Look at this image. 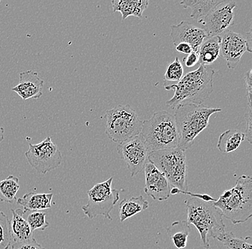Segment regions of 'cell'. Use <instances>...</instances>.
<instances>
[{
	"mask_svg": "<svg viewBox=\"0 0 252 249\" xmlns=\"http://www.w3.org/2000/svg\"><path fill=\"white\" fill-rule=\"evenodd\" d=\"M214 74L215 71L210 66L200 65L198 69L186 74L177 83H164L165 89L174 90V95L165 103L167 107L176 109L180 105H203L212 94Z\"/></svg>",
	"mask_w": 252,
	"mask_h": 249,
	"instance_id": "6da1fadb",
	"label": "cell"
},
{
	"mask_svg": "<svg viewBox=\"0 0 252 249\" xmlns=\"http://www.w3.org/2000/svg\"><path fill=\"white\" fill-rule=\"evenodd\" d=\"M189 225L196 227L205 249L210 247L212 239L219 240L226 233L223 215L220 210L215 207L213 201H204L190 198L185 202Z\"/></svg>",
	"mask_w": 252,
	"mask_h": 249,
	"instance_id": "7a4b0ae2",
	"label": "cell"
},
{
	"mask_svg": "<svg viewBox=\"0 0 252 249\" xmlns=\"http://www.w3.org/2000/svg\"><path fill=\"white\" fill-rule=\"evenodd\" d=\"M214 205L233 224L247 222L252 216V178L242 176L238 178L235 186L223 192Z\"/></svg>",
	"mask_w": 252,
	"mask_h": 249,
	"instance_id": "3957f363",
	"label": "cell"
},
{
	"mask_svg": "<svg viewBox=\"0 0 252 249\" xmlns=\"http://www.w3.org/2000/svg\"><path fill=\"white\" fill-rule=\"evenodd\" d=\"M221 111V108L193 104L176 107L174 117L179 136L178 148L184 152L189 149L195 139L207 128L211 116Z\"/></svg>",
	"mask_w": 252,
	"mask_h": 249,
	"instance_id": "277c9868",
	"label": "cell"
},
{
	"mask_svg": "<svg viewBox=\"0 0 252 249\" xmlns=\"http://www.w3.org/2000/svg\"><path fill=\"white\" fill-rule=\"evenodd\" d=\"M150 152L179 147V136L174 115L161 110L143 121L141 132Z\"/></svg>",
	"mask_w": 252,
	"mask_h": 249,
	"instance_id": "5b68a950",
	"label": "cell"
},
{
	"mask_svg": "<svg viewBox=\"0 0 252 249\" xmlns=\"http://www.w3.org/2000/svg\"><path fill=\"white\" fill-rule=\"evenodd\" d=\"M149 162L158 168L173 188L188 191L187 162L185 153L179 148L150 152Z\"/></svg>",
	"mask_w": 252,
	"mask_h": 249,
	"instance_id": "8992f818",
	"label": "cell"
},
{
	"mask_svg": "<svg viewBox=\"0 0 252 249\" xmlns=\"http://www.w3.org/2000/svg\"><path fill=\"white\" fill-rule=\"evenodd\" d=\"M105 119V133L118 144L141 134L143 121L129 105H118L108 110Z\"/></svg>",
	"mask_w": 252,
	"mask_h": 249,
	"instance_id": "52a82bcc",
	"label": "cell"
},
{
	"mask_svg": "<svg viewBox=\"0 0 252 249\" xmlns=\"http://www.w3.org/2000/svg\"><path fill=\"white\" fill-rule=\"evenodd\" d=\"M113 178L94 185L88 192V203L82 207L88 218L94 219L98 215L112 220L110 212L120 199V190L112 188Z\"/></svg>",
	"mask_w": 252,
	"mask_h": 249,
	"instance_id": "ba28073f",
	"label": "cell"
},
{
	"mask_svg": "<svg viewBox=\"0 0 252 249\" xmlns=\"http://www.w3.org/2000/svg\"><path fill=\"white\" fill-rule=\"evenodd\" d=\"M25 157L31 166L41 174H46L59 168L63 161L61 151L50 137H47L38 144H30Z\"/></svg>",
	"mask_w": 252,
	"mask_h": 249,
	"instance_id": "9c48e42d",
	"label": "cell"
},
{
	"mask_svg": "<svg viewBox=\"0 0 252 249\" xmlns=\"http://www.w3.org/2000/svg\"><path fill=\"white\" fill-rule=\"evenodd\" d=\"M116 149L120 157L126 162L132 178L141 173L149 162L151 152L141 134L118 144Z\"/></svg>",
	"mask_w": 252,
	"mask_h": 249,
	"instance_id": "30bf717a",
	"label": "cell"
},
{
	"mask_svg": "<svg viewBox=\"0 0 252 249\" xmlns=\"http://www.w3.org/2000/svg\"><path fill=\"white\" fill-rule=\"evenodd\" d=\"M234 1L225 0L221 4L213 9L206 16L198 20L204 26V31L207 37L219 36L227 31L234 25Z\"/></svg>",
	"mask_w": 252,
	"mask_h": 249,
	"instance_id": "8fae6325",
	"label": "cell"
},
{
	"mask_svg": "<svg viewBox=\"0 0 252 249\" xmlns=\"http://www.w3.org/2000/svg\"><path fill=\"white\" fill-rule=\"evenodd\" d=\"M220 36V56L226 61L228 69H234L247 51L245 39L242 35L228 30Z\"/></svg>",
	"mask_w": 252,
	"mask_h": 249,
	"instance_id": "7c38bea8",
	"label": "cell"
},
{
	"mask_svg": "<svg viewBox=\"0 0 252 249\" xmlns=\"http://www.w3.org/2000/svg\"><path fill=\"white\" fill-rule=\"evenodd\" d=\"M143 170L146 177L145 193L154 201L168 200L171 195V186L164 175L150 162L146 163Z\"/></svg>",
	"mask_w": 252,
	"mask_h": 249,
	"instance_id": "4fadbf2b",
	"label": "cell"
},
{
	"mask_svg": "<svg viewBox=\"0 0 252 249\" xmlns=\"http://www.w3.org/2000/svg\"><path fill=\"white\" fill-rule=\"evenodd\" d=\"M171 36L175 46L181 42H186L191 46L193 51L198 53L200 46L206 38L204 30L187 21H182L179 25L171 27Z\"/></svg>",
	"mask_w": 252,
	"mask_h": 249,
	"instance_id": "5bb4252c",
	"label": "cell"
},
{
	"mask_svg": "<svg viewBox=\"0 0 252 249\" xmlns=\"http://www.w3.org/2000/svg\"><path fill=\"white\" fill-rule=\"evenodd\" d=\"M45 81L39 78L38 73L32 70L20 72L18 84L12 88L23 100L37 99L42 97Z\"/></svg>",
	"mask_w": 252,
	"mask_h": 249,
	"instance_id": "9a60e30c",
	"label": "cell"
},
{
	"mask_svg": "<svg viewBox=\"0 0 252 249\" xmlns=\"http://www.w3.org/2000/svg\"><path fill=\"white\" fill-rule=\"evenodd\" d=\"M12 217L9 220L12 243L24 242L33 239L34 231L24 217L26 213L21 209L12 210Z\"/></svg>",
	"mask_w": 252,
	"mask_h": 249,
	"instance_id": "2e32d148",
	"label": "cell"
},
{
	"mask_svg": "<svg viewBox=\"0 0 252 249\" xmlns=\"http://www.w3.org/2000/svg\"><path fill=\"white\" fill-rule=\"evenodd\" d=\"M53 193H30L25 194L23 198L16 200L25 213L42 211L52 208Z\"/></svg>",
	"mask_w": 252,
	"mask_h": 249,
	"instance_id": "e0dca14e",
	"label": "cell"
},
{
	"mask_svg": "<svg viewBox=\"0 0 252 249\" xmlns=\"http://www.w3.org/2000/svg\"><path fill=\"white\" fill-rule=\"evenodd\" d=\"M149 3L147 0H113L112 5L113 12H121L123 20H125L129 16L141 18Z\"/></svg>",
	"mask_w": 252,
	"mask_h": 249,
	"instance_id": "ac0fdd59",
	"label": "cell"
},
{
	"mask_svg": "<svg viewBox=\"0 0 252 249\" xmlns=\"http://www.w3.org/2000/svg\"><path fill=\"white\" fill-rule=\"evenodd\" d=\"M220 36L206 37L198 51L200 65L209 66L214 64L220 56Z\"/></svg>",
	"mask_w": 252,
	"mask_h": 249,
	"instance_id": "d6986e66",
	"label": "cell"
},
{
	"mask_svg": "<svg viewBox=\"0 0 252 249\" xmlns=\"http://www.w3.org/2000/svg\"><path fill=\"white\" fill-rule=\"evenodd\" d=\"M149 202L142 195L126 199L124 198L119 205V213L121 222L127 220L134 215L149 208Z\"/></svg>",
	"mask_w": 252,
	"mask_h": 249,
	"instance_id": "ffe728a7",
	"label": "cell"
},
{
	"mask_svg": "<svg viewBox=\"0 0 252 249\" xmlns=\"http://www.w3.org/2000/svg\"><path fill=\"white\" fill-rule=\"evenodd\" d=\"M245 140L243 132L239 130L226 131L219 137L217 148L222 153H231L239 147L242 142Z\"/></svg>",
	"mask_w": 252,
	"mask_h": 249,
	"instance_id": "44dd1931",
	"label": "cell"
},
{
	"mask_svg": "<svg viewBox=\"0 0 252 249\" xmlns=\"http://www.w3.org/2000/svg\"><path fill=\"white\" fill-rule=\"evenodd\" d=\"M225 0H212V1H201V0H184L181 1V4L184 8H190L191 10L190 17L198 20L202 18L219 4H221Z\"/></svg>",
	"mask_w": 252,
	"mask_h": 249,
	"instance_id": "7402d4cb",
	"label": "cell"
},
{
	"mask_svg": "<svg viewBox=\"0 0 252 249\" xmlns=\"http://www.w3.org/2000/svg\"><path fill=\"white\" fill-rule=\"evenodd\" d=\"M190 226L187 221H176L168 228V234L178 249H185L187 245Z\"/></svg>",
	"mask_w": 252,
	"mask_h": 249,
	"instance_id": "603a6c76",
	"label": "cell"
},
{
	"mask_svg": "<svg viewBox=\"0 0 252 249\" xmlns=\"http://www.w3.org/2000/svg\"><path fill=\"white\" fill-rule=\"evenodd\" d=\"M19 189V178L15 176H9L0 181V202L13 203L17 200L16 195Z\"/></svg>",
	"mask_w": 252,
	"mask_h": 249,
	"instance_id": "cb8c5ba5",
	"label": "cell"
},
{
	"mask_svg": "<svg viewBox=\"0 0 252 249\" xmlns=\"http://www.w3.org/2000/svg\"><path fill=\"white\" fill-rule=\"evenodd\" d=\"M251 237H236L232 232L225 233L219 239L227 249H252V245L248 241Z\"/></svg>",
	"mask_w": 252,
	"mask_h": 249,
	"instance_id": "d4e9b609",
	"label": "cell"
},
{
	"mask_svg": "<svg viewBox=\"0 0 252 249\" xmlns=\"http://www.w3.org/2000/svg\"><path fill=\"white\" fill-rule=\"evenodd\" d=\"M12 245L9 220L4 212L0 211V249H9Z\"/></svg>",
	"mask_w": 252,
	"mask_h": 249,
	"instance_id": "484cf974",
	"label": "cell"
},
{
	"mask_svg": "<svg viewBox=\"0 0 252 249\" xmlns=\"http://www.w3.org/2000/svg\"><path fill=\"white\" fill-rule=\"evenodd\" d=\"M25 219L33 231H45L50 225V223L46 220V213L42 211L30 212Z\"/></svg>",
	"mask_w": 252,
	"mask_h": 249,
	"instance_id": "4316f807",
	"label": "cell"
},
{
	"mask_svg": "<svg viewBox=\"0 0 252 249\" xmlns=\"http://www.w3.org/2000/svg\"><path fill=\"white\" fill-rule=\"evenodd\" d=\"M184 76V68L180 60L176 57L174 61L167 68L165 72V81L179 82Z\"/></svg>",
	"mask_w": 252,
	"mask_h": 249,
	"instance_id": "83f0119b",
	"label": "cell"
},
{
	"mask_svg": "<svg viewBox=\"0 0 252 249\" xmlns=\"http://www.w3.org/2000/svg\"><path fill=\"white\" fill-rule=\"evenodd\" d=\"M11 249H45L33 238L31 240L24 242L13 243Z\"/></svg>",
	"mask_w": 252,
	"mask_h": 249,
	"instance_id": "f1b7e54d",
	"label": "cell"
},
{
	"mask_svg": "<svg viewBox=\"0 0 252 249\" xmlns=\"http://www.w3.org/2000/svg\"><path fill=\"white\" fill-rule=\"evenodd\" d=\"M252 108H248V111L245 114L246 121H247V128H246L245 140L247 139V141L252 144Z\"/></svg>",
	"mask_w": 252,
	"mask_h": 249,
	"instance_id": "f546056e",
	"label": "cell"
},
{
	"mask_svg": "<svg viewBox=\"0 0 252 249\" xmlns=\"http://www.w3.org/2000/svg\"><path fill=\"white\" fill-rule=\"evenodd\" d=\"M252 71H249L245 73V81L247 85V97L248 100V108H252Z\"/></svg>",
	"mask_w": 252,
	"mask_h": 249,
	"instance_id": "4dcf8cb0",
	"label": "cell"
},
{
	"mask_svg": "<svg viewBox=\"0 0 252 249\" xmlns=\"http://www.w3.org/2000/svg\"><path fill=\"white\" fill-rule=\"evenodd\" d=\"M186 66L188 68H192L196 66L198 62H199V56L198 53L192 52L191 53L188 55V56L186 57L183 59Z\"/></svg>",
	"mask_w": 252,
	"mask_h": 249,
	"instance_id": "1f68e13d",
	"label": "cell"
},
{
	"mask_svg": "<svg viewBox=\"0 0 252 249\" xmlns=\"http://www.w3.org/2000/svg\"><path fill=\"white\" fill-rule=\"evenodd\" d=\"M176 50L181 54L189 55L193 51L191 46L186 42H181L176 46Z\"/></svg>",
	"mask_w": 252,
	"mask_h": 249,
	"instance_id": "d6a6232c",
	"label": "cell"
},
{
	"mask_svg": "<svg viewBox=\"0 0 252 249\" xmlns=\"http://www.w3.org/2000/svg\"><path fill=\"white\" fill-rule=\"evenodd\" d=\"M244 39H245L246 41V45H247V51L249 52V53H251L252 52V29L250 30V31H249L248 33H247V34L245 35V36H244Z\"/></svg>",
	"mask_w": 252,
	"mask_h": 249,
	"instance_id": "836d02e7",
	"label": "cell"
},
{
	"mask_svg": "<svg viewBox=\"0 0 252 249\" xmlns=\"http://www.w3.org/2000/svg\"><path fill=\"white\" fill-rule=\"evenodd\" d=\"M4 129L3 127H0V143L4 140Z\"/></svg>",
	"mask_w": 252,
	"mask_h": 249,
	"instance_id": "e575fe53",
	"label": "cell"
}]
</instances>
